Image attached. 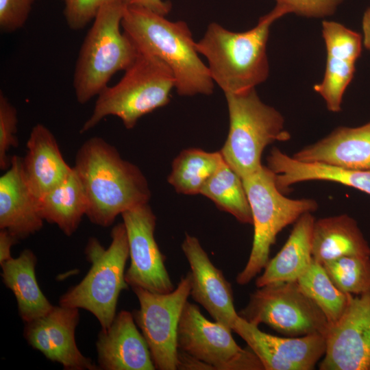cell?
Here are the masks:
<instances>
[{
	"label": "cell",
	"instance_id": "6da1fadb",
	"mask_svg": "<svg viewBox=\"0 0 370 370\" xmlns=\"http://www.w3.org/2000/svg\"><path fill=\"white\" fill-rule=\"evenodd\" d=\"M75 162L73 169L86 197V215L92 223L108 227L119 214L148 204L151 191L140 169L123 159L103 138L86 140L77 151Z\"/></svg>",
	"mask_w": 370,
	"mask_h": 370
},
{
	"label": "cell",
	"instance_id": "7a4b0ae2",
	"mask_svg": "<svg viewBox=\"0 0 370 370\" xmlns=\"http://www.w3.org/2000/svg\"><path fill=\"white\" fill-rule=\"evenodd\" d=\"M134 6H125L121 27L138 53L162 60L171 70L181 96L211 95L214 84L187 23Z\"/></svg>",
	"mask_w": 370,
	"mask_h": 370
},
{
	"label": "cell",
	"instance_id": "3957f363",
	"mask_svg": "<svg viewBox=\"0 0 370 370\" xmlns=\"http://www.w3.org/2000/svg\"><path fill=\"white\" fill-rule=\"evenodd\" d=\"M286 14L284 7L276 4L260 18L255 27L241 32L230 31L214 22L208 25L203 37L196 42V47L206 58L211 77L224 94L255 88L267 80L270 28Z\"/></svg>",
	"mask_w": 370,
	"mask_h": 370
},
{
	"label": "cell",
	"instance_id": "277c9868",
	"mask_svg": "<svg viewBox=\"0 0 370 370\" xmlns=\"http://www.w3.org/2000/svg\"><path fill=\"white\" fill-rule=\"evenodd\" d=\"M124 3L104 5L98 12L79 51L73 86L77 101L85 104L108 86L118 71H125L138 52L121 31Z\"/></svg>",
	"mask_w": 370,
	"mask_h": 370
},
{
	"label": "cell",
	"instance_id": "5b68a950",
	"mask_svg": "<svg viewBox=\"0 0 370 370\" xmlns=\"http://www.w3.org/2000/svg\"><path fill=\"white\" fill-rule=\"evenodd\" d=\"M125 71L117 84L108 86L98 95L92 113L83 124L81 133L91 130L108 116L119 117L127 129H132L143 116L169 102L175 79L162 60L138 53Z\"/></svg>",
	"mask_w": 370,
	"mask_h": 370
},
{
	"label": "cell",
	"instance_id": "8992f818",
	"mask_svg": "<svg viewBox=\"0 0 370 370\" xmlns=\"http://www.w3.org/2000/svg\"><path fill=\"white\" fill-rule=\"evenodd\" d=\"M110 236L111 243L107 249L97 238H89L85 255L90 268L82 280L70 288L59 300L60 306L91 312L101 329H107L112 324L116 315L120 293L129 287L125 278L129 245L123 223L113 227Z\"/></svg>",
	"mask_w": 370,
	"mask_h": 370
},
{
	"label": "cell",
	"instance_id": "52a82bcc",
	"mask_svg": "<svg viewBox=\"0 0 370 370\" xmlns=\"http://www.w3.org/2000/svg\"><path fill=\"white\" fill-rule=\"evenodd\" d=\"M242 180L254 227L249 259L236 278L239 285H246L264 269L269 260L271 247L282 229L302 214L315 211L318 204L312 199L285 197L276 185L275 174L264 165Z\"/></svg>",
	"mask_w": 370,
	"mask_h": 370
},
{
	"label": "cell",
	"instance_id": "ba28073f",
	"mask_svg": "<svg viewBox=\"0 0 370 370\" xmlns=\"http://www.w3.org/2000/svg\"><path fill=\"white\" fill-rule=\"evenodd\" d=\"M230 127L220 151L223 159L241 179L262 165L264 148L275 141H286L290 133L275 108L261 101L256 89L225 94Z\"/></svg>",
	"mask_w": 370,
	"mask_h": 370
},
{
	"label": "cell",
	"instance_id": "9c48e42d",
	"mask_svg": "<svg viewBox=\"0 0 370 370\" xmlns=\"http://www.w3.org/2000/svg\"><path fill=\"white\" fill-rule=\"evenodd\" d=\"M238 314L252 324H265L289 337L326 336L330 326L323 311L297 281L258 288Z\"/></svg>",
	"mask_w": 370,
	"mask_h": 370
},
{
	"label": "cell",
	"instance_id": "30bf717a",
	"mask_svg": "<svg viewBox=\"0 0 370 370\" xmlns=\"http://www.w3.org/2000/svg\"><path fill=\"white\" fill-rule=\"evenodd\" d=\"M232 331L212 322L198 306L188 301L183 309L177 329L178 351L210 370H264L257 356L241 347Z\"/></svg>",
	"mask_w": 370,
	"mask_h": 370
},
{
	"label": "cell",
	"instance_id": "8fae6325",
	"mask_svg": "<svg viewBox=\"0 0 370 370\" xmlns=\"http://www.w3.org/2000/svg\"><path fill=\"white\" fill-rule=\"evenodd\" d=\"M190 272L183 276L177 287L168 293H156L140 287L132 288L139 309L134 317L149 346L155 368H178L177 329L180 317L190 295Z\"/></svg>",
	"mask_w": 370,
	"mask_h": 370
},
{
	"label": "cell",
	"instance_id": "7c38bea8",
	"mask_svg": "<svg viewBox=\"0 0 370 370\" xmlns=\"http://www.w3.org/2000/svg\"><path fill=\"white\" fill-rule=\"evenodd\" d=\"M129 245L130 265L125 272L130 286L156 293H168L174 285L164 265L165 256L154 238L156 217L148 204L121 214Z\"/></svg>",
	"mask_w": 370,
	"mask_h": 370
},
{
	"label": "cell",
	"instance_id": "4fadbf2b",
	"mask_svg": "<svg viewBox=\"0 0 370 370\" xmlns=\"http://www.w3.org/2000/svg\"><path fill=\"white\" fill-rule=\"evenodd\" d=\"M321 370H370V293L350 295L341 318L330 326Z\"/></svg>",
	"mask_w": 370,
	"mask_h": 370
},
{
	"label": "cell",
	"instance_id": "5bb4252c",
	"mask_svg": "<svg viewBox=\"0 0 370 370\" xmlns=\"http://www.w3.org/2000/svg\"><path fill=\"white\" fill-rule=\"evenodd\" d=\"M232 331L246 342L264 370H312L325 352V335L277 336L261 331L240 316Z\"/></svg>",
	"mask_w": 370,
	"mask_h": 370
},
{
	"label": "cell",
	"instance_id": "9a60e30c",
	"mask_svg": "<svg viewBox=\"0 0 370 370\" xmlns=\"http://www.w3.org/2000/svg\"><path fill=\"white\" fill-rule=\"evenodd\" d=\"M79 308L54 306L45 315L25 323L24 337L35 349L67 370L99 369L78 349L75 337Z\"/></svg>",
	"mask_w": 370,
	"mask_h": 370
},
{
	"label": "cell",
	"instance_id": "2e32d148",
	"mask_svg": "<svg viewBox=\"0 0 370 370\" xmlns=\"http://www.w3.org/2000/svg\"><path fill=\"white\" fill-rule=\"evenodd\" d=\"M321 32L327 54L325 70L322 81L313 88L324 99L328 110L338 112L354 75L362 38L359 33L335 21H323Z\"/></svg>",
	"mask_w": 370,
	"mask_h": 370
},
{
	"label": "cell",
	"instance_id": "e0dca14e",
	"mask_svg": "<svg viewBox=\"0 0 370 370\" xmlns=\"http://www.w3.org/2000/svg\"><path fill=\"white\" fill-rule=\"evenodd\" d=\"M182 249L190 267V296L214 321L232 330L239 314L235 310L231 284L210 260L197 238L186 234Z\"/></svg>",
	"mask_w": 370,
	"mask_h": 370
},
{
	"label": "cell",
	"instance_id": "ac0fdd59",
	"mask_svg": "<svg viewBox=\"0 0 370 370\" xmlns=\"http://www.w3.org/2000/svg\"><path fill=\"white\" fill-rule=\"evenodd\" d=\"M135 322L133 313L121 310L108 328L101 330L96 342L99 369H156L147 341Z\"/></svg>",
	"mask_w": 370,
	"mask_h": 370
},
{
	"label": "cell",
	"instance_id": "d6986e66",
	"mask_svg": "<svg viewBox=\"0 0 370 370\" xmlns=\"http://www.w3.org/2000/svg\"><path fill=\"white\" fill-rule=\"evenodd\" d=\"M43 221L37 198L23 176L22 158L12 156L10 167L0 177V229L19 241L40 230Z\"/></svg>",
	"mask_w": 370,
	"mask_h": 370
},
{
	"label": "cell",
	"instance_id": "ffe728a7",
	"mask_svg": "<svg viewBox=\"0 0 370 370\" xmlns=\"http://www.w3.org/2000/svg\"><path fill=\"white\" fill-rule=\"evenodd\" d=\"M304 162H320L346 169L370 171V121L356 127H338L293 156Z\"/></svg>",
	"mask_w": 370,
	"mask_h": 370
},
{
	"label": "cell",
	"instance_id": "44dd1931",
	"mask_svg": "<svg viewBox=\"0 0 370 370\" xmlns=\"http://www.w3.org/2000/svg\"><path fill=\"white\" fill-rule=\"evenodd\" d=\"M22 169L29 189L38 199L65 180L73 168L64 160L53 133L38 123L30 132Z\"/></svg>",
	"mask_w": 370,
	"mask_h": 370
},
{
	"label": "cell",
	"instance_id": "7402d4cb",
	"mask_svg": "<svg viewBox=\"0 0 370 370\" xmlns=\"http://www.w3.org/2000/svg\"><path fill=\"white\" fill-rule=\"evenodd\" d=\"M281 192L293 184L309 180L332 181L370 195V171L350 170L320 162H304L273 147L267 158Z\"/></svg>",
	"mask_w": 370,
	"mask_h": 370
},
{
	"label": "cell",
	"instance_id": "603a6c76",
	"mask_svg": "<svg viewBox=\"0 0 370 370\" xmlns=\"http://www.w3.org/2000/svg\"><path fill=\"white\" fill-rule=\"evenodd\" d=\"M314 218L311 212L302 214L295 222L285 244L269 260L256 281L257 288L267 284L297 281L311 264L312 234Z\"/></svg>",
	"mask_w": 370,
	"mask_h": 370
},
{
	"label": "cell",
	"instance_id": "cb8c5ba5",
	"mask_svg": "<svg viewBox=\"0 0 370 370\" xmlns=\"http://www.w3.org/2000/svg\"><path fill=\"white\" fill-rule=\"evenodd\" d=\"M312 255L314 260L323 264L343 256H370V246L356 221L341 214L314 221Z\"/></svg>",
	"mask_w": 370,
	"mask_h": 370
},
{
	"label": "cell",
	"instance_id": "d4e9b609",
	"mask_svg": "<svg viewBox=\"0 0 370 370\" xmlns=\"http://www.w3.org/2000/svg\"><path fill=\"white\" fill-rule=\"evenodd\" d=\"M37 258L30 249L1 264L3 284L14 293L18 314L25 323L48 313L53 307L40 288L36 278Z\"/></svg>",
	"mask_w": 370,
	"mask_h": 370
},
{
	"label": "cell",
	"instance_id": "484cf974",
	"mask_svg": "<svg viewBox=\"0 0 370 370\" xmlns=\"http://www.w3.org/2000/svg\"><path fill=\"white\" fill-rule=\"evenodd\" d=\"M37 205L44 221L56 224L65 235L71 236L87 210L85 192L74 169L61 184L38 198Z\"/></svg>",
	"mask_w": 370,
	"mask_h": 370
},
{
	"label": "cell",
	"instance_id": "4316f807",
	"mask_svg": "<svg viewBox=\"0 0 370 370\" xmlns=\"http://www.w3.org/2000/svg\"><path fill=\"white\" fill-rule=\"evenodd\" d=\"M223 160L220 151L208 152L196 148L185 149L173 160L168 182L179 193L200 194L204 184Z\"/></svg>",
	"mask_w": 370,
	"mask_h": 370
},
{
	"label": "cell",
	"instance_id": "83f0119b",
	"mask_svg": "<svg viewBox=\"0 0 370 370\" xmlns=\"http://www.w3.org/2000/svg\"><path fill=\"white\" fill-rule=\"evenodd\" d=\"M200 194L242 223L252 224L251 208L241 177L225 160L203 186Z\"/></svg>",
	"mask_w": 370,
	"mask_h": 370
},
{
	"label": "cell",
	"instance_id": "f1b7e54d",
	"mask_svg": "<svg viewBox=\"0 0 370 370\" xmlns=\"http://www.w3.org/2000/svg\"><path fill=\"white\" fill-rule=\"evenodd\" d=\"M297 282L323 311L330 325L338 321L347 306L350 294L343 293L334 284L321 264L313 260Z\"/></svg>",
	"mask_w": 370,
	"mask_h": 370
},
{
	"label": "cell",
	"instance_id": "f546056e",
	"mask_svg": "<svg viewBox=\"0 0 370 370\" xmlns=\"http://www.w3.org/2000/svg\"><path fill=\"white\" fill-rule=\"evenodd\" d=\"M322 265L343 293L354 295L370 293V256H343Z\"/></svg>",
	"mask_w": 370,
	"mask_h": 370
},
{
	"label": "cell",
	"instance_id": "4dcf8cb0",
	"mask_svg": "<svg viewBox=\"0 0 370 370\" xmlns=\"http://www.w3.org/2000/svg\"><path fill=\"white\" fill-rule=\"evenodd\" d=\"M17 111L4 93L0 91V169H8L11 158L8 152L12 147H17Z\"/></svg>",
	"mask_w": 370,
	"mask_h": 370
},
{
	"label": "cell",
	"instance_id": "1f68e13d",
	"mask_svg": "<svg viewBox=\"0 0 370 370\" xmlns=\"http://www.w3.org/2000/svg\"><path fill=\"white\" fill-rule=\"evenodd\" d=\"M119 2L124 3L123 0H66L64 16L71 29L81 30L95 19L104 5Z\"/></svg>",
	"mask_w": 370,
	"mask_h": 370
},
{
	"label": "cell",
	"instance_id": "d6a6232c",
	"mask_svg": "<svg viewBox=\"0 0 370 370\" xmlns=\"http://www.w3.org/2000/svg\"><path fill=\"white\" fill-rule=\"evenodd\" d=\"M35 0H0V29L12 33L22 28L28 19Z\"/></svg>",
	"mask_w": 370,
	"mask_h": 370
},
{
	"label": "cell",
	"instance_id": "836d02e7",
	"mask_svg": "<svg viewBox=\"0 0 370 370\" xmlns=\"http://www.w3.org/2000/svg\"><path fill=\"white\" fill-rule=\"evenodd\" d=\"M343 0H275L288 13L308 18H324L334 14Z\"/></svg>",
	"mask_w": 370,
	"mask_h": 370
},
{
	"label": "cell",
	"instance_id": "e575fe53",
	"mask_svg": "<svg viewBox=\"0 0 370 370\" xmlns=\"http://www.w3.org/2000/svg\"><path fill=\"white\" fill-rule=\"evenodd\" d=\"M125 6L145 8L157 14L166 16L171 10L170 1L164 0H123Z\"/></svg>",
	"mask_w": 370,
	"mask_h": 370
},
{
	"label": "cell",
	"instance_id": "d590c367",
	"mask_svg": "<svg viewBox=\"0 0 370 370\" xmlns=\"http://www.w3.org/2000/svg\"><path fill=\"white\" fill-rule=\"evenodd\" d=\"M18 240L5 229H0V264L12 258L11 247Z\"/></svg>",
	"mask_w": 370,
	"mask_h": 370
},
{
	"label": "cell",
	"instance_id": "8d00e7d4",
	"mask_svg": "<svg viewBox=\"0 0 370 370\" xmlns=\"http://www.w3.org/2000/svg\"><path fill=\"white\" fill-rule=\"evenodd\" d=\"M365 47L370 51V8L364 14L362 22Z\"/></svg>",
	"mask_w": 370,
	"mask_h": 370
},
{
	"label": "cell",
	"instance_id": "74e56055",
	"mask_svg": "<svg viewBox=\"0 0 370 370\" xmlns=\"http://www.w3.org/2000/svg\"><path fill=\"white\" fill-rule=\"evenodd\" d=\"M62 1H63L64 2L66 0H62Z\"/></svg>",
	"mask_w": 370,
	"mask_h": 370
}]
</instances>
